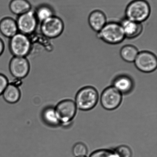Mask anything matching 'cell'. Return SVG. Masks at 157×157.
<instances>
[{
	"label": "cell",
	"instance_id": "1",
	"mask_svg": "<svg viewBox=\"0 0 157 157\" xmlns=\"http://www.w3.org/2000/svg\"><path fill=\"white\" fill-rule=\"evenodd\" d=\"M151 13L149 3L145 0H134L127 6L126 18L131 21L142 23L147 21Z\"/></svg>",
	"mask_w": 157,
	"mask_h": 157
},
{
	"label": "cell",
	"instance_id": "2",
	"mask_svg": "<svg viewBox=\"0 0 157 157\" xmlns=\"http://www.w3.org/2000/svg\"><path fill=\"white\" fill-rule=\"evenodd\" d=\"M97 36L104 42L110 45L119 44L126 38L121 24L115 22H107L97 33Z\"/></svg>",
	"mask_w": 157,
	"mask_h": 157
},
{
	"label": "cell",
	"instance_id": "3",
	"mask_svg": "<svg viewBox=\"0 0 157 157\" xmlns=\"http://www.w3.org/2000/svg\"><path fill=\"white\" fill-rule=\"evenodd\" d=\"M98 95L94 88L86 87L80 89L77 93L75 102L77 108L86 111L92 110L98 104Z\"/></svg>",
	"mask_w": 157,
	"mask_h": 157
},
{
	"label": "cell",
	"instance_id": "4",
	"mask_svg": "<svg viewBox=\"0 0 157 157\" xmlns=\"http://www.w3.org/2000/svg\"><path fill=\"white\" fill-rule=\"evenodd\" d=\"M32 47V41L29 36L19 32L9 40V50L13 57H26Z\"/></svg>",
	"mask_w": 157,
	"mask_h": 157
},
{
	"label": "cell",
	"instance_id": "5",
	"mask_svg": "<svg viewBox=\"0 0 157 157\" xmlns=\"http://www.w3.org/2000/svg\"><path fill=\"white\" fill-rule=\"evenodd\" d=\"M55 113L61 124L69 125L73 123L77 113L76 106L75 101L68 100L61 101L55 108Z\"/></svg>",
	"mask_w": 157,
	"mask_h": 157
},
{
	"label": "cell",
	"instance_id": "6",
	"mask_svg": "<svg viewBox=\"0 0 157 157\" xmlns=\"http://www.w3.org/2000/svg\"><path fill=\"white\" fill-rule=\"evenodd\" d=\"M64 27L62 20L55 15L40 23V30L43 36L52 39L60 36Z\"/></svg>",
	"mask_w": 157,
	"mask_h": 157
},
{
	"label": "cell",
	"instance_id": "7",
	"mask_svg": "<svg viewBox=\"0 0 157 157\" xmlns=\"http://www.w3.org/2000/svg\"><path fill=\"white\" fill-rule=\"evenodd\" d=\"M134 62L137 69L143 73H151L157 69V57L148 51L139 52Z\"/></svg>",
	"mask_w": 157,
	"mask_h": 157
},
{
	"label": "cell",
	"instance_id": "8",
	"mask_svg": "<svg viewBox=\"0 0 157 157\" xmlns=\"http://www.w3.org/2000/svg\"><path fill=\"white\" fill-rule=\"evenodd\" d=\"M16 21L18 32L28 36L35 32L39 23L32 9L18 16Z\"/></svg>",
	"mask_w": 157,
	"mask_h": 157
},
{
	"label": "cell",
	"instance_id": "9",
	"mask_svg": "<svg viewBox=\"0 0 157 157\" xmlns=\"http://www.w3.org/2000/svg\"><path fill=\"white\" fill-rule=\"evenodd\" d=\"M30 68V63L25 57H13L9 63V72L15 79L22 80L27 77Z\"/></svg>",
	"mask_w": 157,
	"mask_h": 157
},
{
	"label": "cell",
	"instance_id": "10",
	"mask_svg": "<svg viewBox=\"0 0 157 157\" xmlns=\"http://www.w3.org/2000/svg\"><path fill=\"white\" fill-rule=\"evenodd\" d=\"M122 94L113 86L105 89L101 94V102L105 110H115L119 107L122 101Z\"/></svg>",
	"mask_w": 157,
	"mask_h": 157
},
{
	"label": "cell",
	"instance_id": "11",
	"mask_svg": "<svg viewBox=\"0 0 157 157\" xmlns=\"http://www.w3.org/2000/svg\"><path fill=\"white\" fill-rule=\"evenodd\" d=\"M121 25L124 30L125 38L132 39L136 38L142 33V23L135 22L125 18L121 21Z\"/></svg>",
	"mask_w": 157,
	"mask_h": 157
},
{
	"label": "cell",
	"instance_id": "12",
	"mask_svg": "<svg viewBox=\"0 0 157 157\" xmlns=\"http://www.w3.org/2000/svg\"><path fill=\"white\" fill-rule=\"evenodd\" d=\"M18 32L16 21L10 17H4L0 20V33L10 38Z\"/></svg>",
	"mask_w": 157,
	"mask_h": 157
},
{
	"label": "cell",
	"instance_id": "13",
	"mask_svg": "<svg viewBox=\"0 0 157 157\" xmlns=\"http://www.w3.org/2000/svg\"><path fill=\"white\" fill-rule=\"evenodd\" d=\"M133 80L127 75H118L113 81V86L121 94H127L132 91L134 87Z\"/></svg>",
	"mask_w": 157,
	"mask_h": 157
},
{
	"label": "cell",
	"instance_id": "14",
	"mask_svg": "<svg viewBox=\"0 0 157 157\" xmlns=\"http://www.w3.org/2000/svg\"><path fill=\"white\" fill-rule=\"evenodd\" d=\"M88 22L91 28L98 33L107 24V18L101 11L95 10L89 14Z\"/></svg>",
	"mask_w": 157,
	"mask_h": 157
},
{
	"label": "cell",
	"instance_id": "15",
	"mask_svg": "<svg viewBox=\"0 0 157 157\" xmlns=\"http://www.w3.org/2000/svg\"><path fill=\"white\" fill-rule=\"evenodd\" d=\"M9 8L10 12L17 16L32 9L31 4L28 0H11Z\"/></svg>",
	"mask_w": 157,
	"mask_h": 157
},
{
	"label": "cell",
	"instance_id": "16",
	"mask_svg": "<svg viewBox=\"0 0 157 157\" xmlns=\"http://www.w3.org/2000/svg\"><path fill=\"white\" fill-rule=\"evenodd\" d=\"M34 12L37 19L40 24L55 15L53 9L50 6L46 4L38 6Z\"/></svg>",
	"mask_w": 157,
	"mask_h": 157
},
{
	"label": "cell",
	"instance_id": "17",
	"mask_svg": "<svg viewBox=\"0 0 157 157\" xmlns=\"http://www.w3.org/2000/svg\"><path fill=\"white\" fill-rule=\"evenodd\" d=\"M139 52L137 48L132 45H127L121 48L120 50L121 57L126 62H134Z\"/></svg>",
	"mask_w": 157,
	"mask_h": 157
},
{
	"label": "cell",
	"instance_id": "18",
	"mask_svg": "<svg viewBox=\"0 0 157 157\" xmlns=\"http://www.w3.org/2000/svg\"><path fill=\"white\" fill-rule=\"evenodd\" d=\"M3 98L7 102L13 104L19 99L20 92L17 86L12 84H9L2 93Z\"/></svg>",
	"mask_w": 157,
	"mask_h": 157
},
{
	"label": "cell",
	"instance_id": "19",
	"mask_svg": "<svg viewBox=\"0 0 157 157\" xmlns=\"http://www.w3.org/2000/svg\"><path fill=\"white\" fill-rule=\"evenodd\" d=\"M43 118L44 122L50 127H58L63 124L57 117L55 108H48L43 114Z\"/></svg>",
	"mask_w": 157,
	"mask_h": 157
},
{
	"label": "cell",
	"instance_id": "20",
	"mask_svg": "<svg viewBox=\"0 0 157 157\" xmlns=\"http://www.w3.org/2000/svg\"><path fill=\"white\" fill-rule=\"evenodd\" d=\"M87 147L82 143L78 142L75 144L73 146L72 153L75 157H84L87 154Z\"/></svg>",
	"mask_w": 157,
	"mask_h": 157
},
{
	"label": "cell",
	"instance_id": "21",
	"mask_svg": "<svg viewBox=\"0 0 157 157\" xmlns=\"http://www.w3.org/2000/svg\"><path fill=\"white\" fill-rule=\"evenodd\" d=\"M115 153L118 157H131L132 152L130 149L126 146H120L115 150Z\"/></svg>",
	"mask_w": 157,
	"mask_h": 157
},
{
	"label": "cell",
	"instance_id": "22",
	"mask_svg": "<svg viewBox=\"0 0 157 157\" xmlns=\"http://www.w3.org/2000/svg\"><path fill=\"white\" fill-rule=\"evenodd\" d=\"M90 157H118L114 152L101 150L94 152Z\"/></svg>",
	"mask_w": 157,
	"mask_h": 157
},
{
	"label": "cell",
	"instance_id": "23",
	"mask_svg": "<svg viewBox=\"0 0 157 157\" xmlns=\"http://www.w3.org/2000/svg\"><path fill=\"white\" fill-rule=\"evenodd\" d=\"M9 84V80L6 75L0 73V95L2 94L5 89Z\"/></svg>",
	"mask_w": 157,
	"mask_h": 157
},
{
	"label": "cell",
	"instance_id": "24",
	"mask_svg": "<svg viewBox=\"0 0 157 157\" xmlns=\"http://www.w3.org/2000/svg\"><path fill=\"white\" fill-rule=\"evenodd\" d=\"M5 49V45L4 41H3L2 38L0 37V57L4 53Z\"/></svg>",
	"mask_w": 157,
	"mask_h": 157
},
{
	"label": "cell",
	"instance_id": "25",
	"mask_svg": "<svg viewBox=\"0 0 157 157\" xmlns=\"http://www.w3.org/2000/svg\"><path fill=\"white\" fill-rule=\"evenodd\" d=\"M86 157L85 156H84V157Z\"/></svg>",
	"mask_w": 157,
	"mask_h": 157
}]
</instances>
